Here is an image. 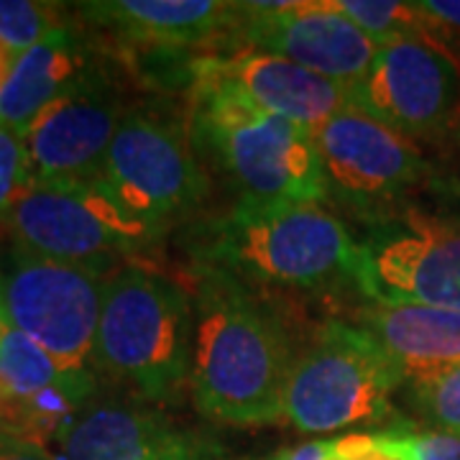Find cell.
<instances>
[{
    "label": "cell",
    "instance_id": "1",
    "mask_svg": "<svg viewBox=\"0 0 460 460\" xmlns=\"http://www.w3.org/2000/svg\"><path fill=\"white\" fill-rule=\"evenodd\" d=\"M190 392L205 417L230 428L284 420V389L295 350L277 314L253 287L198 266Z\"/></svg>",
    "mask_w": 460,
    "mask_h": 460
},
{
    "label": "cell",
    "instance_id": "2",
    "mask_svg": "<svg viewBox=\"0 0 460 460\" xmlns=\"http://www.w3.org/2000/svg\"><path fill=\"white\" fill-rule=\"evenodd\" d=\"M358 243L320 202L238 199L195 233L198 266H213L248 287L328 292L356 287Z\"/></svg>",
    "mask_w": 460,
    "mask_h": 460
},
{
    "label": "cell",
    "instance_id": "3",
    "mask_svg": "<svg viewBox=\"0 0 460 460\" xmlns=\"http://www.w3.org/2000/svg\"><path fill=\"white\" fill-rule=\"evenodd\" d=\"M195 305L187 289L146 266H118L105 284L95 371L151 404L190 386Z\"/></svg>",
    "mask_w": 460,
    "mask_h": 460
},
{
    "label": "cell",
    "instance_id": "4",
    "mask_svg": "<svg viewBox=\"0 0 460 460\" xmlns=\"http://www.w3.org/2000/svg\"><path fill=\"white\" fill-rule=\"evenodd\" d=\"M190 133L238 199L323 202L328 195L313 131L289 118L266 113L210 80L192 84Z\"/></svg>",
    "mask_w": 460,
    "mask_h": 460
},
{
    "label": "cell",
    "instance_id": "5",
    "mask_svg": "<svg viewBox=\"0 0 460 460\" xmlns=\"http://www.w3.org/2000/svg\"><path fill=\"white\" fill-rule=\"evenodd\" d=\"M115 263L39 256L11 235L0 246V320L39 343L66 371H95V338L105 284Z\"/></svg>",
    "mask_w": 460,
    "mask_h": 460
},
{
    "label": "cell",
    "instance_id": "6",
    "mask_svg": "<svg viewBox=\"0 0 460 460\" xmlns=\"http://www.w3.org/2000/svg\"><path fill=\"white\" fill-rule=\"evenodd\" d=\"M404 381L361 328L330 320L295 353L284 389V420L299 432L384 422Z\"/></svg>",
    "mask_w": 460,
    "mask_h": 460
},
{
    "label": "cell",
    "instance_id": "7",
    "mask_svg": "<svg viewBox=\"0 0 460 460\" xmlns=\"http://www.w3.org/2000/svg\"><path fill=\"white\" fill-rule=\"evenodd\" d=\"M100 180L131 213L164 233L195 213L210 190L190 118L162 102L128 105Z\"/></svg>",
    "mask_w": 460,
    "mask_h": 460
},
{
    "label": "cell",
    "instance_id": "8",
    "mask_svg": "<svg viewBox=\"0 0 460 460\" xmlns=\"http://www.w3.org/2000/svg\"><path fill=\"white\" fill-rule=\"evenodd\" d=\"M5 226L23 248L72 263H118L166 235L131 213L102 180L31 184Z\"/></svg>",
    "mask_w": 460,
    "mask_h": 460
},
{
    "label": "cell",
    "instance_id": "9",
    "mask_svg": "<svg viewBox=\"0 0 460 460\" xmlns=\"http://www.w3.org/2000/svg\"><path fill=\"white\" fill-rule=\"evenodd\" d=\"M356 243L353 284L368 302L460 313V217L376 215Z\"/></svg>",
    "mask_w": 460,
    "mask_h": 460
},
{
    "label": "cell",
    "instance_id": "10",
    "mask_svg": "<svg viewBox=\"0 0 460 460\" xmlns=\"http://www.w3.org/2000/svg\"><path fill=\"white\" fill-rule=\"evenodd\" d=\"M350 105L410 141H435L458 120V57L429 39L386 44L350 87Z\"/></svg>",
    "mask_w": 460,
    "mask_h": 460
},
{
    "label": "cell",
    "instance_id": "11",
    "mask_svg": "<svg viewBox=\"0 0 460 460\" xmlns=\"http://www.w3.org/2000/svg\"><path fill=\"white\" fill-rule=\"evenodd\" d=\"M126 111L113 75L90 62L23 136L31 184L100 180Z\"/></svg>",
    "mask_w": 460,
    "mask_h": 460
},
{
    "label": "cell",
    "instance_id": "12",
    "mask_svg": "<svg viewBox=\"0 0 460 460\" xmlns=\"http://www.w3.org/2000/svg\"><path fill=\"white\" fill-rule=\"evenodd\" d=\"M235 47L269 51L332 83L353 87L376 59L378 47L332 0L235 3Z\"/></svg>",
    "mask_w": 460,
    "mask_h": 460
},
{
    "label": "cell",
    "instance_id": "13",
    "mask_svg": "<svg viewBox=\"0 0 460 460\" xmlns=\"http://www.w3.org/2000/svg\"><path fill=\"white\" fill-rule=\"evenodd\" d=\"M328 192L376 217L407 190L432 177L414 141L348 105L313 131Z\"/></svg>",
    "mask_w": 460,
    "mask_h": 460
},
{
    "label": "cell",
    "instance_id": "14",
    "mask_svg": "<svg viewBox=\"0 0 460 460\" xmlns=\"http://www.w3.org/2000/svg\"><path fill=\"white\" fill-rule=\"evenodd\" d=\"M57 443L59 460H233L198 429L120 399L87 402ZM269 460H287V453Z\"/></svg>",
    "mask_w": 460,
    "mask_h": 460
},
{
    "label": "cell",
    "instance_id": "15",
    "mask_svg": "<svg viewBox=\"0 0 460 460\" xmlns=\"http://www.w3.org/2000/svg\"><path fill=\"white\" fill-rule=\"evenodd\" d=\"M198 80L220 84L266 113L289 118L307 131H314L350 105V90L343 84L284 57L246 47H235L228 54H205L198 65Z\"/></svg>",
    "mask_w": 460,
    "mask_h": 460
},
{
    "label": "cell",
    "instance_id": "16",
    "mask_svg": "<svg viewBox=\"0 0 460 460\" xmlns=\"http://www.w3.org/2000/svg\"><path fill=\"white\" fill-rule=\"evenodd\" d=\"M75 8L141 51H199L230 39L238 21V5L217 0H98Z\"/></svg>",
    "mask_w": 460,
    "mask_h": 460
},
{
    "label": "cell",
    "instance_id": "17",
    "mask_svg": "<svg viewBox=\"0 0 460 460\" xmlns=\"http://www.w3.org/2000/svg\"><path fill=\"white\" fill-rule=\"evenodd\" d=\"M353 325L386 353L404 384L440 376L460 366V313L368 302L356 310Z\"/></svg>",
    "mask_w": 460,
    "mask_h": 460
},
{
    "label": "cell",
    "instance_id": "18",
    "mask_svg": "<svg viewBox=\"0 0 460 460\" xmlns=\"http://www.w3.org/2000/svg\"><path fill=\"white\" fill-rule=\"evenodd\" d=\"M90 66V54L75 29H57L31 49L18 54L0 93V126L21 138L33 120Z\"/></svg>",
    "mask_w": 460,
    "mask_h": 460
},
{
    "label": "cell",
    "instance_id": "19",
    "mask_svg": "<svg viewBox=\"0 0 460 460\" xmlns=\"http://www.w3.org/2000/svg\"><path fill=\"white\" fill-rule=\"evenodd\" d=\"M335 8L348 16L378 47L404 41V39H429L435 33L428 16L417 3H396V0H332Z\"/></svg>",
    "mask_w": 460,
    "mask_h": 460
},
{
    "label": "cell",
    "instance_id": "20",
    "mask_svg": "<svg viewBox=\"0 0 460 460\" xmlns=\"http://www.w3.org/2000/svg\"><path fill=\"white\" fill-rule=\"evenodd\" d=\"M57 29H65V13L57 3H31V0H0V39L23 54L47 39Z\"/></svg>",
    "mask_w": 460,
    "mask_h": 460
},
{
    "label": "cell",
    "instance_id": "21",
    "mask_svg": "<svg viewBox=\"0 0 460 460\" xmlns=\"http://www.w3.org/2000/svg\"><path fill=\"white\" fill-rule=\"evenodd\" d=\"M410 402L435 429L460 435V366L410 384Z\"/></svg>",
    "mask_w": 460,
    "mask_h": 460
},
{
    "label": "cell",
    "instance_id": "22",
    "mask_svg": "<svg viewBox=\"0 0 460 460\" xmlns=\"http://www.w3.org/2000/svg\"><path fill=\"white\" fill-rule=\"evenodd\" d=\"M332 453L343 460H420V432L410 429H381V432H353L332 440Z\"/></svg>",
    "mask_w": 460,
    "mask_h": 460
},
{
    "label": "cell",
    "instance_id": "23",
    "mask_svg": "<svg viewBox=\"0 0 460 460\" xmlns=\"http://www.w3.org/2000/svg\"><path fill=\"white\" fill-rule=\"evenodd\" d=\"M31 190V172L23 138L0 126V220H5L16 202Z\"/></svg>",
    "mask_w": 460,
    "mask_h": 460
},
{
    "label": "cell",
    "instance_id": "24",
    "mask_svg": "<svg viewBox=\"0 0 460 460\" xmlns=\"http://www.w3.org/2000/svg\"><path fill=\"white\" fill-rule=\"evenodd\" d=\"M417 5L428 16L438 44L445 49L450 44H460V0H422Z\"/></svg>",
    "mask_w": 460,
    "mask_h": 460
},
{
    "label": "cell",
    "instance_id": "25",
    "mask_svg": "<svg viewBox=\"0 0 460 460\" xmlns=\"http://www.w3.org/2000/svg\"><path fill=\"white\" fill-rule=\"evenodd\" d=\"M420 447L422 458L420 460H460V435L450 432H420Z\"/></svg>",
    "mask_w": 460,
    "mask_h": 460
},
{
    "label": "cell",
    "instance_id": "26",
    "mask_svg": "<svg viewBox=\"0 0 460 460\" xmlns=\"http://www.w3.org/2000/svg\"><path fill=\"white\" fill-rule=\"evenodd\" d=\"M0 460H59L49 447H41V445L33 443H16L11 450H5Z\"/></svg>",
    "mask_w": 460,
    "mask_h": 460
},
{
    "label": "cell",
    "instance_id": "27",
    "mask_svg": "<svg viewBox=\"0 0 460 460\" xmlns=\"http://www.w3.org/2000/svg\"><path fill=\"white\" fill-rule=\"evenodd\" d=\"M330 443H305L289 450L287 453V460H323L328 456Z\"/></svg>",
    "mask_w": 460,
    "mask_h": 460
},
{
    "label": "cell",
    "instance_id": "28",
    "mask_svg": "<svg viewBox=\"0 0 460 460\" xmlns=\"http://www.w3.org/2000/svg\"><path fill=\"white\" fill-rule=\"evenodd\" d=\"M18 54L3 39H0V93H3V87L8 83V77H11V72H13V66H16Z\"/></svg>",
    "mask_w": 460,
    "mask_h": 460
},
{
    "label": "cell",
    "instance_id": "29",
    "mask_svg": "<svg viewBox=\"0 0 460 460\" xmlns=\"http://www.w3.org/2000/svg\"><path fill=\"white\" fill-rule=\"evenodd\" d=\"M16 443H21L16 435H13L11 429H5L3 425H0V456H3L5 450H11Z\"/></svg>",
    "mask_w": 460,
    "mask_h": 460
},
{
    "label": "cell",
    "instance_id": "30",
    "mask_svg": "<svg viewBox=\"0 0 460 460\" xmlns=\"http://www.w3.org/2000/svg\"><path fill=\"white\" fill-rule=\"evenodd\" d=\"M443 192H447V195H456V198H460V180H447V181H440L438 184Z\"/></svg>",
    "mask_w": 460,
    "mask_h": 460
},
{
    "label": "cell",
    "instance_id": "31",
    "mask_svg": "<svg viewBox=\"0 0 460 460\" xmlns=\"http://www.w3.org/2000/svg\"><path fill=\"white\" fill-rule=\"evenodd\" d=\"M323 460H343V458H341V456H335V453H332V445H330L328 456H325V458H323Z\"/></svg>",
    "mask_w": 460,
    "mask_h": 460
}]
</instances>
